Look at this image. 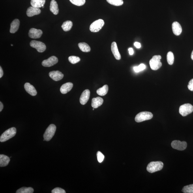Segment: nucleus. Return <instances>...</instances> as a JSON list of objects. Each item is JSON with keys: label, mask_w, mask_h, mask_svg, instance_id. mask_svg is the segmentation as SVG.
Instances as JSON below:
<instances>
[{"label": "nucleus", "mask_w": 193, "mask_h": 193, "mask_svg": "<svg viewBox=\"0 0 193 193\" xmlns=\"http://www.w3.org/2000/svg\"><path fill=\"white\" fill-rule=\"evenodd\" d=\"M3 108V105L1 102H0V112H1Z\"/></svg>", "instance_id": "ea45409f"}, {"label": "nucleus", "mask_w": 193, "mask_h": 193, "mask_svg": "<svg viewBox=\"0 0 193 193\" xmlns=\"http://www.w3.org/2000/svg\"><path fill=\"white\" fill-rule=\"evenodd\" d=\"M167 62L169 65H172L174 61V57L173 53L171 51H169L167 53Z\"/></svg>", "instance_id": "cd10ccee"}, {"label": "nucleus", "mask_w": 193, "mask_h": 193, "mask_svg": "<svg viewBox=\"0 0 193 193\" xmlns=\"http://www.w3.org/2000/svg\"><path fill=\"white\" fill-rule=\"evenodd\" d=\"M104 100L102 98L97 97L92 99V106L94 108H98L102 104Z\"/></svg>", "instance_id": "6ab92c4d"}, {"label": "nucleus", "mask_w": 193, "mask_h": 193, "mask_svg": "<svg viewBox=\"0 0 193 193\" xmlns=\"http://www.w3.org/2000/svg\"><path fill=\"white\" fill-rule=\"evenodd\" d=\"M45 2L46 0H31V4L33 7L40 8L44 6Z\"/></svg>", "instance_id": "5701e85b"}, {"label": "nucleus", "mask_w": 193, "mask_h": 193, "mask_svg": "<svg viewBox=\"0 0 193 193\" xmlns=\"http://www.w3.org/2000/svg\"><path fill=\"white\" fill-rule=\"evenodd\" d=\"M90 95V92L89 89H86L83 92L80 96V102L81 104L85 105L89 100Z\"/></svg>", "instance_id": "ddd939ff"}, {"label": "nucleus", "mask_w": 193, "mask_h": 193, "mask_svg": "<svg viewBox=\"0 0 193 193\" xmlns=\"http://www.w3.org/2000/svg\"><path fill=\"white\" fill-rule=\"evenodd\" d=\"M108 85H105L104 86L98 89L96 91V93L99 95L100 96H104L108 93Z\"/></svg>", "instance_id": "393cba45"}, {"label": "nucleus", "mask_w": 193, "mask_h": 193, "mask_svg": "<svg viewBox=\"0 0 193 193\" xmlns=\"http://www.w3.org/2000/svg\"><path fill=\"white\" fill-rule=\"evenodd\" d=\"M56 130V127L54 124H51L47 128L44 135V138L45 141H50L54 136Z\"/></svg>", "instance_id": "39448f33"}, {"label": "nucleus", "mask_w": 193, "mask_h": 193, "mask_svg": "<svg viewBox=\"0 0 193 193\" xmlns=\"http://www.w3.org/2000/svg\"><path fill=\"white\" fill-rule=\"evenodd\" d=\"M146 67V66L144 64H141L138 66H135L134 68V69L135 72H139L141 71L144 70Z\"/></svg>", "instance_id": "473e14b6"}, {"label": "nucleus", "mask_w": 193, "mask_h": 193, "mask_svg": "<svg viewBox=\"0 0 193 193\" xmlns=\"http://www.w3.org/2000/svg\"><path fill=\"white\" fill-rule=\"evenodd\" d=\"M11 46H13V45L11 44Z\"/></svg>", "instance_id": "c03bdc74"}, {"label": "nucleus", "mask_w": 193, "mask_h": 193, "mask_svg": "<svg viewBox=\"0 0 193 193\" xmlns=\"http://www.w3.org/2000/svg\"><path fill=\"white\" fill-rule=\"evenodd\" d=\"M41 10L39 8L30 6L27 11V15L28 17H33L40 13Z\"/></svg>", "instance_id": "2eb2a0df"}, {"label": "nucleus", "mask_w": 193, "mask_h": 193, "mask_svg": "<svg viewBox=\"0 0 193 193\" xmlns=\"http://www.w3.org/2000/svg\"><path fill=\"white\" fill-rule=\"evenodd\" d=\"M193 112V106L189 104L181 105L179 108V113L182 116L184 117Z\"/></svg>", "instance_id": "0eeeda50"}, {"label": "nucleus", "mask_w": 193, "mask_h": 193, "mask_svg": "<svg viewBox=\"0 0 193 193\" xmlns=\"http://www.w3.org/2000/svg\"><path fill=\"white\" fill-rule=\"evenodd\" d=\"M188 88L190 91H193V79H191L189 82Z\"/></svg>", "instance_id": "c9c22d12"}, {"label": "nucleus", "mask_w": 193, "mask_h": 193, "mask_svg": "<svg viewBox=\"0 0 193 193\" xmlns=\"http://www.w3.org/2000/svg\"><path fill=\"white\" fill-rule=\"evenodd\" d=\"M73 84L71 82H67L62 85L60 88V91L63 94L67 93L72 89L73 87Z\"/></svg>", "instance_id": "f3484780"}, {"label": "nucleus", "mask_w": 193, "mask_h": 193, "mask_svg": "<svg viewBox=\"0 0 193 193\" xmlns=\"http://www.w3.org/2000/svg\"><path fill=\"white\" fill-rule=\"evenodd\" d=\"M164 164L161 161L151 162L148 165L147 170L151 173L160 171L163 168Z\"/></svg>", "instance_id": "f03ea898"}, {"label": "nucleus", "mask_w": 193, "mask_h": 193, "mask_svg": "<svg viewBox=\"0 0 193 193\" xmlns=\"http://www.w3.org/2000/svg\"><path fill=\"white\" fill-rule=\"evenodd\" d=\"M191 58L193 60V51L191 53Z\"/></svg>", "instance_id": "a19ab883"}, {"label": "nucleus", "mask_w": 193, "mask_h": 193, "mask_svg": "<svg viewBox=\"0 0 193 193\" xmlns=\"http://www.w3.org/2000/svg\"><path fill=\"white\" fill-rule=\"evenodd\" d=\"M93 110H94V108H93Z\"/></svg>", "instance_id": "37998d69"}, {"label": "nucleus", "mask_w": 193, "mask_h": 193, "mask_svg": "<svg viewBox=\"0 0 193 193\" xmlns=\"http://www.w3.org/2000/svg\"><path fill=\"white\" fill-rule=\"evenodd\" d=\"M43 34L42 30L37 29L34 28L30 29L29 32V36L31 38L37 39L40 38Z\"/></svg>", "instance_id": "9b49d317"}, {"label": "nucleus", "mask_w": 193, "mask_h": 193, "mask_svg": "<svg viewBox=\"0 0 193 193\" xmlns=\"http://www.w3.org/2000/svg\"><path fill=\"white\" fill-rule=\"evenodd\" d=\"M153 116V114L149 112H142L139 113L136 115L135 118V120L137 122L139 123L151 119Z\"/></svg>", "instance_id": "20e7f679"}, {"label": "nucleus", "mask_w": 193, "mask_h": 193, "mask_svg": "<svg viewBox=\"0 0 193 193\" xmlns=\"http://www.w3.org/2000/svg\"><path fill=\"white\" fill-rule=\"evenodd\" d=\"M3 70L1 67V66H0V78H1L3 77Z\"/></svg>", "instance_id": "58836bf2"}, {"label": "nucleus", "mask_w": 193, "mask_h": 193, "mask_svg": "<svg viewBox=\"0 0 193 193\" xmlns=\"http://www.w3.org/2000/svg\"><path fill=\"white\" fill-rule=\"evenodd\" d=\"M34 189L31 187H23L19 189L16 191L17 193H33Z\"/></svg>", "instance_id": "bb28decb"}, {"label": "nucleus", "mask_w": 193, "mask_h": 193, "mask_svg": "<svg viewBox=\"0 0 193 193\" xmlns=\"http://www.w3.org/2000/svg\"><path fill=\"white\" fill-rule=\"evenodd\" d=\"M129 53L130 55H132L134 54V50L132 48H130L128 49Z\"/></svg>", "instance_id": "4c0bfd02"}, {"label": "nucleus", "mask_w": 193, "mask_h": 193, "mask_svg": "<svg viewBox=\"0 0 193 193\" xmlns=\"http://www.w3.org/2000/svg\"><path fill=\"white\" fill-rule=\"evenodd\" d=\"M171 145L173 149L179 151H183L186 149L187 146V143L185 141L181 142L179 140L173 141Z\"/></svg>", "instance_id": "1a4fd4ad"}, {"label": "nucleus", "mask_w": 193, "mask_h": 193, "mask_svg": "<svg viewBox=\"0 0 193 193\" xmlns=\"http://www.w3.org/2000/svg\"><path fill=\"white\" fill-rule=\"evenodd\" d=\"M20 21L18 19H15L11 24L10 32V33H14L18 31Z\"/></svg>", "instance_id": "aec40b11"}, {"label": "nucleus", "mask_w": 193, "mask_h": 193, "mask_svg": "<svg viewBox=\"0 0 193 193\" xmlns=\"http://www.w3.org/2000/svg\"><path fill=\"white\" fill-rule=\"evenodd\" d=\"M25 89V91L30 95L32 96H35L37 94L35 88L33 85L30 84L29 83H26L24 85Z\"/></svg>", "instance_id": "4468645a"}, {"label": "nucleus", "mask_w": 193, "mask_h": 193, "mask_svg": "<svg viewBox=\"0 0 193 193\" xmlns=\"http://www.w3.org/2000/svg\"><path fill=\"white\" fill-rule=\"evenodd\" d=\"M16 133L17 130L16 128L12 127L8 129L1 135L0 137V141L1 142H5L14 137L16 135Z\"/></svg>", "instance_id": "f257e3e1"}, {"label": "nucleus", "mask_w": 193, "mask_h": 193, "mask_svg": "<svg viewBox=\"0 0 193 193\" xmlns=\"http://www.w3.org/2000/svg\"><path fill=\"white\" fill-rule=\"evenodd\" d=\"M182 191L184 193H193V184L184 186Z\"/></svg>", "instance_id": "c756f323"}, {"label": "nucleus", "mask_w": 193, "mask_h": 193, "mask_svg": "<svg viewBox=\"0 0 193 193\" xmlns=\"http://www.w3.org/2000/svg\"><path fill=\"white\" fill-rule=\"evenodd\" d=\"M69 61L72 64H76L80 61V58L76 56H71L68 58Z\"/></svg>", "instance_id": "7c9ffc66"}, {"label": "nucleus", "mask_w": 193, "mask_h": 193, "mask_svg": "<svg viewBox=\"0 0 193 193\" xmlns=\"http://www.w3.org/2000/svg\"><path fill=\"white\" fill-rule=\"evenodd\" d=\"M104 24V21L102 19L96 21L90 25L89 28L90 31L94 33L97 32L102 28Z\"/></svg>", "instance_id": "423d86ee"}, {"label": "nucleus", "mask_w": 193, "mask_h": 193, "mask_svg": "<svg viewBox=\"0 0 193 193\" xmlns=\"http://www.w3.org/2000/svg\"><path fill=\"white\" fill-rule=\"evenodd\" d=\"M49 76L54 81H58L63 78L64 75L59 70L53 71L49 72Z\"/></svg>", "instance_id": "f8f14e48"}, {"label": "nucleus", "mask_w": 193, "mask_h": 193, "mask_svg": "<svg viewBox=\"0 0 193 193\" xmlns=\"http://www.w3.org/2000/svg\"><path fill=\"white\" fill-rule=\"evenodd\" d=\"M172 29L173 33L176 36H179L182 33V28L181 25L177 21H175L173 23Z\"/></svg>", "instance_id": "a211bd4d"}, {"label": "nucleus", "mask_w": 193, "mask_h": 193, "mask_svg": "<svg viewBox=\"0 0 193 193\" xmlns=\"http://www.w3.org/2000/svg\"><path fill=\"white\" fill-rule=\"evenodd\" d=\"M44 8V6H43L42 8Z\"/></svg>", "instance_id": "79ce46f5"}, {"label": "nucleus", "mask_w": 193, "mask_h": 193, "mask_svg": "<svg viewBox=\"0 0 193 193\" xmlns=\"http://www.w3.org/2000/svg\"><path fill=\"white\" fill-rule=\"evenodd\" d=\"M72 26V21H64L62 25V28L64 31L67 32L70 31L71 29Z\"/></svg>", "instance_id": "a878e982"}, {"label": "nucleus", "mask_w": 193, "mask_h": 193, "mask_svg": "<svg viewBox=\"0 0 193 193\" xmlns=\"http://www.w3.org/2000/svg\"><path fill=\"white\" fill-rule=\"evenodd\" d=\"M78 46L80 50L83 52H89L91 50V47L86 43H80Z\"/></svg>", "instance_id": "b1692460"}, {"label": "nucleus", "mask_w": 193, "mask_h": 193, "mask_svg": "<svg viewBox=\"0 0 193 193\" xmlns=\"http://www.w3.org/2000/svg\"><path fill=\"white\" fill-rule=\"evenodd\" d=\"M106 1L109 4L116 6H121L123 5V0H106Z\"/></svg>", "instance_id": "c85d7f7f"}, {"label": "nucleus", "mask_w": 193, "mask_h": 193, "mask_svg": "<svg viewBox=\"0 0 193 193\" xmlns=\"http://www.w3.org/2000/svg\"><path fill=\"white\" fill-rule=\"evenodd\" d=\"M97 157L98 162L99 163H101L104 161V156L101 152L100 151H98L97 153Z\"/></svg>", "instance_id": "72a5a7b5"}, {"label": "nucleus", "mask_w": 193, "mask_h": 193, "mask_svg": "<svg viewBox=\"0 0 193 193\" xmlns=\"http://www.w3.org/2000/svg\"><path fill=\"white\" fill-rule=\"evenodd\" d=\"M51 193H66L65 191L63 189L59 187H57L51 191Z\"/></svg>", "instance_id": "f704fd0d"}, {"label": "nucleus", "mask_w": 193, "mask_h": 193, "mask_svg": "<svg viewBox=\"0 0 193 193\" xmlns=\"http://www.w3.org/2000/svg\"><path fill=\"white\" fill-rule=\"evenodd\" d=\"M59 60L58 58L55 56H52L48 59L44 60L42 62V64L45 67H50L58 63Z\"/></svg>", "instance_id": "9d476101"}, {"label": "nucleus", "mask_w": 193, "mask_h": 193, "mask_svg": "<svg viewBox=\"0 0 193 193\" xmlns=\"http://www.w3.org/2000/svg\"><path fill=\"white\" fill-rule=\"evenodd\" d=\"M50 10L55 15H57L59 13V7L57 2L55 0H51L50 3Z\"/></svg>", "instance_id": "412c9836"}, {"label": "nucleus", "mask_w": 193, "mask_h": 193, "mask_svg": "<svg viewBox=\"0 0 193 193\" xmlns=\"http://www.w3.org/2000/svg\"><path fill=\"white\" fill-rule=\"evenodd\" d=\"M161 57L160 55H154L150 60L149 63L150 67L153 70H157L161 67L162 64L161 62Z\"/></svg>", "instance_id": "7ed1b4c3"}, {"label": "nucleus", "mask_w": 193, "mask_h": 193, "mask_svg": "<svg viewBox=\"0 0 193 193\" xmlns=\"http://www.w3.org/2000/svg\"><path fill=\"white\" fill-rule=\"evenodd\" d=\"M30 45L32 48L36 49L39 52L42 53L46 50V45L41 42L35 40H32Z\"/></svg>", "instance_id": "6e6552de"}, {"label": "nucleus", "mask_w": 193, "mask_h": 193, "mask_svg": "<svg viewBox=\"0 0 193 193\" xmlns=\"http://www.w3.org/2000/svg\"><path fill=\"white\" fill-rule=\"evenodd\" d=\"M111 48L112 51L115 59L118 60L121 59V55L118 50L117 44L116 42H112L111 44Z\"/></svg>", "instance_id": "dca6fc26"}, {"label": "nucleus", "mask_w": 193, "mask_h": 193, "mask_svg": "<svg viewBox=\"0 0 193 193\" xmlns=\"http://www.w3.org/2000/svg\"><path fill=\"white\" fill-rule=\"evenodd\" d=\"M71 3L78 6H82L85 3V0H70Z\"/></svg>", "instance_id": "2f4dec72"}, {"label": "nucleus", "mask_w": 193, "mask_h": 193, "mask_svg": "<svg viewBox=\"0 0 193 193\" xmlns=\"http://www.w3.org/2000/svg\"><path fill=\"white\" fill-rule=\"evenodd\" d=\"M134 46L136 47L137 48H141V45L140 43L138 42H135L134 43Z\"/></svg>", "instance_id": "e433bc0d"}, {"label": "nucleus", "mask_w": 193, "mask_h": 193, "mask_svg": "<svg viewBox=\"0 0 193 193\" xmlns=\"http://www.w3.org/2000/svg\"><path fill=\"white\" fill-rule=\"evenodd\" d=\"M10 161V159L8 156L4 154L0 155V166L1 167L7 166Z\"/></svg>", "instance_id": "4be33fe9"}]
</instances>
